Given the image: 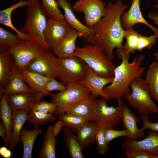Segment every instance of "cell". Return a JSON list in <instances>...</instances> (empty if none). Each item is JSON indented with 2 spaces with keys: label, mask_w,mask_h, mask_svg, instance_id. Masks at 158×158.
<instances>
[{
  "label": "cell",
  "mask_w": 158,
  "mask_h": 158,
  "mask_svg": "<svg viewBox=\"0 0 158 158\" xmlns=\"http://www.w3.org/2000/svg\"><path fill=\"white\" fill-rule=\"evenodd\" d=\"M129 6L124 4L122 0H116L114 3L109 1L105 15L93 27L94 35L89 44L99 47L112 61L114 49L123 45L126 30L122 26L120 18Z\"/></svg>",
  "instance_id": "cell-1"
},
{
  "label": "cell",
  "mask_w": 158,
  "mask_h": 158,
  "mask_svg": "<svg viewBox=\"0 0 158 158\" xmlns=\"http://www.w3.org/2000/svg\"><path fill=\"white\" fill-rule=\"evenodd\" d=\"M81 36L80 33L73 28L60 44L52 50L56 56L59 58L70 57L74 56L76 47L75 42Z\"/></svg>",
  "instance_id": "cell-22"
},
{
  "label": "cell",
  "mask_w": 158,
  "mask_h": 158,
  "mask_svg": "<svg viewBox=\"0 0 158 158\" xmlns=\"http://www.w3.org/2000/svg\"><path fill=\"white\" fill-rule=\"evenodd\" d=\"M65 126L64 123L60 120L57 121L53 125V131L56 137L59 135L63 127Z\"/></svg>",
  "instance_id": "cell-44"
},
{
  "label": "cell",
  "mask_w": 158,
  "mask_h": 158,
  "mask_svg": "<svg viewBox=\"0 0 158 158\" xmlns=\"http://www.w3.org/2000/svg\"><path fill=\"white\" fill-rule=\"evenodd\" d=\"M106 3L102 0H78L72 6L73 10L83 13L86 25L92 27L105 15Z\"/></svg>",
  "instance_id": "cell-11"
},
{
  "label": "cell",
  "mask_w": 158,
  "mask_h": 158,
  "mask_svg": "<svg viewBox=\"0 0 158 158\" xmlns=\"http://www.w3.org/2000/svg\"><path fill=\"white\" fill-rule=\"evenodd\" d=\"M158 1V0H157ZM155 7L157 9V13H156L158 14V4H157L155 6Z\"/></svg>",
  "instance_id": "cell-50"
},
{
  "label": "cell",
  "mask_w": 158,
  "mask_h": 158,
  "mask_svg": "<svg viewBox=\"0 0 158 158\" xmlns=\"http://www.w3.org/2000/svg\"><path fill=\"white\" fill-rule=\"evenodd\" d=\"M148 17L152 20L154 23L158 25V14L156 13H150L148 15Z\"/></svg>",
  "instance_id": "cell-46"
},
{
  "label": "cell",
  "mask_w": 158,
  "mask_h": 158,
  "mask_svg": "<svg viewBox=\"0 0 158 158\" xmlns=\"http://www.w3.org/2000/svg\"><path fill=\"white\" fill-rule=\"evenodd\" d=\"M121 120L123 127L127 132V138L130 140H136L144 137L146 129L143 127L139 128L137 126V123L140 120L138 119L125 105L122 109Z\"/></svg>",
  "instance_id": "cell-19"
},
{
  "label": "cell",
  "mask_w": 158,
  "mask_h": 158,
  "mask_svg": "<svg viewBox=\"0 0 158 158\" xmlns=\"http://www.w3.org/2000/svg\"><path fill=\"white\" fill-rule=\"evenodd\" d=\"M139 119L142 121V127L146 130L148 129L158 132V121L154 123L151 122L148 114H141Z\"/></svg>",
  "instance_id": "cell-42"
},
{
  "label": "cell",
  "mask_w": 158,
  "mask_h": 158,
  "mask_svg": "<svg viewBox=\"0 0 158 158\" xmlns=\"http://www.w3.org/2000/svg\"><path fill=\"white\" fill-rule=\"evenodd\" d=\"M118 57L122 60L120 65L116 67L112 82L104 88V93L110 101L115 99L118 101L131 93L129 85L134 79L140 77L145 70L141 66L145 58L144 54H139L129 62L130 56L120 53Z\"/></svg>",
  "instance_id": "cell-2"
},
{
  "label": "cell",
  "mask_w": 158,
  "mask_h": 158,
  "mask_svg": "<svg viewBox=\"0 0 158 158\" xmlns=\"http://www.w3.org/2000/svg\"><path fill=\"white\" fill-rule=\"evenodd\" d=\"M97 129L95 123L90 121L78 130L77 136L83 150L96 142Z\"/></svg>",
  "instance_id": "cell-28"
},
{
  "label": "cell",
  "mask_w": 158,
  "mask_h": 158,
  "mask_svg": "<svg viewBox=\"0 0 158 158\" xmlns=\"http://www.w3.org/2000/svg\"><path fill=\"white\" fill-rule=\"evenodd\" d=\"M12 153L11 150L8 149L1 156L4 158H10L12 156Z\"/></svg>",
  "instance_id": "cell-47"
},
{
  "label": "cell",
  "mask_w": 158,
  "mask_h": 158,
  "mask_svg": "<svg viewBox=\"0 0 158 158\" xmlns=\"http://www.w3.org/2000/svg\"><path fill=\"white\" fill-rule=\"evenodd\" d=\"M150 94L158 102V61L152 62L148 68L145 79Z\"/></svg>",
  "instance_id": "cell-30"
},
{
  "label": "cell",
  "mask_w": 158,
  "mask_h": 158,
  "mask_svg": "<svg viewBox=\"0 0 158 158\" xmlns=\"http://www.w3.org/2000/svg\"><path fill=\"white\" fill-rule=\"evenodd\" d=\"M56 109V105L53 102L42 100L33 104L30 108L31 110L51 114H54Z\"/></svg>",
  "instance_id": "cell-39"
},
{
  "label": "cell",
  "mask_w": 158,
  "mask_h": 158,
  "mask_svg": "<svg viewBox=\"0 0 158 158\" xmlns=\"http://www.w3.org/2000/svg\"><path fill=\"white\" fill-rule=\"evenodd\" d=\"M33 129L30 130L23 129L21 132L20 140L23 148V158H32L33 146L38 135L42 133V130L38 126H34Z\"/></svg>",
  "instance_id": "cell-27"
},
{
  "label": "cell",
  "mask_w": 158,
  "mask_h": 158,
  "mask_svg": "<svg viewBox=\"0 0 158 158\" xmlns=\"http://www.w3.org/2000/svg\"><path fill=\"white\" fill-rule=\"evenodd\" d=\"M140 4V0H132L129 10L126 12L124 11L121 16L120 21L122 27L126 30L133 28L135 24L140 23L150 28L154 33L158 34V28L148 23L143 16Z\"/></svg>",
  "instance_id": "cell-16"
},
{
  "label": "cell",
  "mask_w": 158,
  "mask_h": 158,
  "mask_svg": "<svg viewBox=\"0 0 158 158\" xmlns=\"http://www.w3.org/2000/svg\"><path fill=\"white\" fill-rule=\"evenodd\" d=\"M32 0H20L18 3L0 11V23L14 30L22 40L32 38L30 35L20 32L13 25L11 19L12 12L16 9L24 6H27L31 3Z\"/></svg>",
  "instance_id": "cell-23"
},
{
  "label": "cell",
  "mask_w": 158,
  "mask_h": 158,
  "mask_svg": "<svg viewBox=\"0 0 158 158\" xmlns=\"http://www.w3.org/2000/svg\"><path fill=\"white\" fill-rule=\"evenodd\" d=\"M64 143L71 158H84L81 147L77 136L68 128H63Z\"/></svg>",
  "instance_id": "cell-29"
},
{
  "label": "cell",
  "mask_w": 158,
  "mask_h": 158,
  "mask_svg": "<svg viewBox=\"0 0 158 158\" xmlns=\"http://www.w3.org/2000/svg\"><path fill=\"white\" fill-rule=\"evenodd\" d=\"M29 122L34 126L43 124L47 122H53L55 121L56 116L54 114H48L38 111H29Z\"/></svg>",
  "instance_id": "cell-35"
},
{
  "label": "cell",
  "mask_w": 158,
  "mask_h": 158,
  "mask_svg": "<svg viewBox=\"0 0 158 158\" xmlns=\"http://www.w3.org/2000/svg\"><path fill=\"white\" fill-rule=\"evenodd\" d=\"M29 111L24 109L13 110L12 135L8 148L11 150L20 142V134L22 128L27 121H29Z\"/></svg>",
  "instance_id": "cell-21"
},
{
  "label": "cell",
  "mask_w": 158,
  "mask_h": 158,
  "mask_svg": "<svg viewBox=\"0 0 158 158\" xmlns=\"http://www.w3.org/2000/svg\"><path fill=\"white\" fill-rule=\"evenodd\" d=\"M7 94H4L1 97L0 100V118L6 127V135L4 141L6 146H8L12 135V123L13 110L8 103Z\"/></svg>",
  "instance_id": "cell-25"
},
{
  "label": "cell",
  "mask_w": 158,
  "mask_h": 158,
  "mask_svg": "<svg viewBox=\"0 0 158 158\" xmlns=\"http://www.w3.org/2000/svg\"><path fill=\"white\" fill-rule=\"evenodd\" d=\"M6 131L5 126L2 121H0V136L4 141L6 137Z\"/></svg>",
  "instance_id": "cell-45"
},
{
  "label": "cell",
  "mask_w": 158,
  "mask_h": 158,
  "mask_svg": "<svg viewBox=\"0 0 158 158\" xmlns=\"http://www.w3.org/2000/svg\"><path fill=\"white\" fill-rule=\"evenodd\" d=\"M67 86L61 83L58 82L54 78L49 80L45 86V90L49 92L53 91L62 92L65 90Z\"/></svg>",
  "instance_id": "cell-41"
},
{
  "label": "cell",
  "mask_w": 158,
  "mask_h": 158,
  "mask_svg": "<svg viewBox=\"0 0 158 158\" xmlns=\"http://www.w3.org/2000/svg\"><path fill=\"white\" fill-rule=\"evenodd\" d=\"M22 40L17 34L10 32L0 27V44L12 47L19 44Z\"/></svg>",
  "instance_id": "cell-36"
},
{
  "label": "cell",
  "mask_w": 158,
  "mask_h": 158,
  "mask_svg": "<svg viewBox=\"0 0 158 158\" xmlns=\"http://www.w3.org/2000/svg\"><path fill=\"white\" fill-rule=\"evenodd\" d=\"M59 6L63 10L65 20L70 26L78 32L83 42L90 43L94 35L93 27H89L83 24L76 17L71 4L67 0H57Z\"/></svg>",
  "instance_id": "cell-13"
},
{
  "label": "cell",
  "mask_w": 158,
  "mask_h": 158,
  "mask_svg": "<svg viewBox=\"0 0 158 158\" xmlns=\"http://www.w3.org/2000/svg\"><path fill=\"white\" fill-rule=\"evenodd\" d=\"M19 70L23 79L33 92H41L46 96L50 95L51 94L46 91L45 86L54 78L45 76L25 69Z\"/></svg>",
  "instance_id": "cell-20"
},
{
  "label": "cell",
  "mask_w": 158,
  "mask_h": 158,
  "mask_svg": "<svg viewBox=\"0 0 158 158\" xmlns=\"http://www.w3.org/2000/svg\"><path fill=\"white\" fill-rule=\"evenodd\" d=\"M105 128L103 126L97 127L96 134L97 150L100 155H104L109 151V145L105 136Z\"/></svg>",
  "instance_id": "cell-37"
},
{
  "label": "cell",
  "mask_w": 158,
  "mask_h": 158,
  "mask_svg": "<svg viewBox=\"0 0 158 158\" xmlns=\"http://www.w3.org/2000/svg\"><path fill=\"white\" fill-rule=\"evenodd\" d=\"M8 104L13 110L18 109L30 110L31 106L42 100L45 96L41 92H23L7 94Z\"/></svg>",
  "instance_id": "cell-18"
},
{
  "label": "cell",
  "mask_w": 158,
  "mask_h": 158,
  "mask_svg": "<svg viewBox=\"0 0 158 158\" xmlns=\"http://www.w3.org/2000/svg\"><path fill=\"white\" fill-rule=\"evenodd\" d=\"M114 78H105L95 74L88 66L86 75L80 83L87 88L90 94L95 99L99 97H104L109 101L104 91V87L113 81Z\"/></svg>",
  "instance_id": "cell-17"
},
{
  "label": "cell",
  "mask_w": 158,
  "mask_h": 158,
  "mask_svg": "<svg viewBox=\"0 0 158 158\" xmlns=\"http://www.w3.org/2000/svg\"><path fill=\"white\" fill-rule=\"evenodd\" d=\"M139 35L133 28L126 30L124 36L125 43L121 47L117 49L128 55L135 53L137 49Z\"/></svg>",
  "instance_id": "cell-33"
},
{
  "label": "cell",
  "mask_w": 158,
  "mask_h": 158,
  "mask_svg": "<svg viewBox=\"0 0 158 158\" xmlns=\"http://www.w3.org/2000/svg\"><path fill=\"white\" fill-rule=\"evenodd\" d=\"M57 115L58 119L63 121L65 126L76 133L80 128L90 121L85 117L69 112L59 114Z\"/></svg>",
  "instance_id": "cell-32"
},
{
  "label": "cell",
  "mask_w": 158,
  "mask_h": 158,
  "mask_svg": "<svg viewBox=\"0 0 158 158\" xmlns=\"http://www.w3.org/2000/svg\"><path fill=\"white\" fill-rule=\"evenodd\" d=\"M95 99L90 94L75 104L68 112L73 113L94 121L95 118Z\"/></svg>",
  "instance_id": "cell-24"
},
{
  "label": "cell",
  "mask_w": 158,
  "mask_h": 158,
  "mask_svg": "<svg viewBox=\"0 0 158 158\" xmlns=\"http://www.w3.org/2000/svg\"><path fill=\"white\" fill-rule=\"evenodd\" d=\"M125 153L128 158H158V154L144 151H137Z\"/></svg>",
  "instance_id": "cell-43"
},
{
  "label": "cell",
  "mask_w": 158,
  "mask_h": 158,
  "mask_svg": "<svg viewBox=\"0 0 158 158\" xmlns=\"http://www.w3.org/2000/svg\"><path fill=\"white\" fill-rule=\"evenodd\" d=\"M50 49L42 48L41 54L25 69L45 76L59 78L58 58Z\"/></svg>",
  "instance_id": "cell-9"
},
{
  "label": "cell",
  "mask_w": 158,
  "mask_h": 158,
  "mask_svg": "<svg viewBox=\"0 0 158 158\" xmlns=\"http://www.w3.org/2000/svg\"><path fill=\"white\" fill-rule=\"evenodd\" d=\"M42 5L48 18L63 21L64 15L59 8V5L55 0H41Z\"/></svg>",
  "instance_id": "cell-34"
},
{
  "label": "cell",
  "mask_w": 158,
  "mask_h": 158,
  "mask_svg": "<svg viewBox=\"0 0 158 158\" xmlns=\"http://www.w3.org/2000/svg\"><path fill=\"white\" fill-rule=\"evenodd\" d=\"M154 59L158 61V51L154 54Z\"/></svg>",
  "instance_id": "cell-49"
},
{
  "label": "cell",
  "mask_w": 158,
  "mask_h": 158,
  "mask_svg": "<svg viewBox=\"0 0 158 158\" xmlns=\"http://www.w3.org/2000/svg\"><path fill=\"white\" fill-rule=\"evenodd\" d=\"M57 58L61 83L66 86L72 83H80L87 73L88 66L85 62L75 56L65 58Z\"/></svg>",
  "instance_id": "cell-7"
},
{
  "label": "cell",
  "mask_w": 158,
  "mask_h": 158,
  "mask_svg": "<svg viewBox=\"0 0 158 158\" xmlns=\"http://www.w3.org/2000/svg\"><path fill=\"white\" fill-rule=\"evenodd\" d=\"M8 48L19 69H25L34 59L41 54L42 49L33 38L23 40L19 44Z\"/></svg>",
  "instance_id": "cell-10"
},
{
  "label": "cell",
  "mask_w": 158,
  "mask_h": 158,
  "mask_svg": "<svg viewBox=\"0 0 158 158\" xmlns=\"http://www.w3.org/2000/svg\"><path fill=\"white\" fill-rule=\"evenodd\" d=\"M57 144L56 136L53 131V125L47 128L43 138L42 144L38 154V158H55L56 148Z\"/></svg>",
  "instance_id": "cell-26"
},
{
  "label": "cell",
  "mask_w": 158,
  "mask_h": 158,
  "mask_svg": "<svg viewBox=\"0 0 158 158\" xmlns=\"http://www.w3.org/2000/svg\"><path fill=\"white\" fill-rule=\"evenodd\" d=\"M158 39V34L154 33L149 36L140 34L139 35L137 51L141 52L143 49H151Z\"/></svg>",
  "instance_id": "cell-38"
},
{
  "label": "cell",
  "mask_w": 158,
  "mask_h": 158,
  "mask_svg": "<svg viewBox=\"0 0 158 158\" xmlns=\"http://www.w3.org/2000/svg\"><path fill=\"white\" fill-rule=\"evenodd\" d=\"M71 28L65 20L48 19L44 36L50 49L52 50L60 44Z\"/></svg>",
  "instance_id": "cell-12"
},
{
  "label": "cell",
  "mask_w": 158,
  "mask_h": 158,
  "mask_svg": "<svg viewBox=\"0 0 158 158\" xmlns=\"http://www.w3.org/2000/svg\"><path fill=\"white\" fill-rule=\"evenodd\" d=\"M107 101L104 97L95 100V118L93 121L97 127L114 128L122 120V110L125 104L121 100L118 102L117 107L108 106Z\"/></svg>",
  "instance_id": "cell-8"
},
{
  "label": "cell",
  "mask_w": 158,
  "mask_h": 158,
  "mask_svg": "<svg viewBox=\"0 0 158 158\" xmlns=\"http://www.w3.org/2000/svg\"><path fill=\"white\" fill-rule=\"evenodd\" d=\"M74 56L83 59L98 76L105 78L114 76L115 65L98 46L90 44L76 47Z\"/></svg>",
  "instance_id": "cell-3"
},
{
  "label": "cell",
  "mask_w": 158,
  "mask_h": 158,
  "mask_svg": "<svg viewBox=\"0 0 158 158\" xmlns=\"http://www.w3.org/2000/svg\"><path fill=\"white\" fill-rule=\"evenodd\" d=\"M121 147L125 153L141 151L158 154V132L151 130L148 132L146 138L139 140L126 138Z\"/></svg>",
  "instance_id": "cell-15"
},
{
  "label": "cell",
  "mask_w": 158,
  "mask_h": 158,
  "mask_svg": "<svg viewBox=\"0 0 158 158\" xmlns=\"http://www.w3.org/2000/svg\"><path fill=\"white\" fill-rule=\"evenodd\" d=\"M18 67L8 47L0 44V97L4 94V90Z\"/></svg>",
  "instance_id": "cell-14"
},
{
  "label": "cell",
  "mask_w": 158,
  "mask_h": 158,
  "mask_svg": "<svg viewBox=\"0 0 158 158\" xmlns=\"http://www.w3.org/2000/svg\"><path fill=\"white\" fill-rule=\"evenodd\" d=\"M90 94L88 89L79 83L69 84L63 91L51 94V101L56 106L54 114L57 115L68 112L75 104Z\"/></svg>",
  "instance_id": "cell-6"
},
{
  "label": "cell",
  "mask_w": 158,
  "mask_h": 158,
  "mask_svg": "<svg viewBox=\"0 0 158 158\" xmlns=\"http://www.w3.org/2000/svg\"><path fill=\"white\" fill-rule=\"evenodd\" d=\"M7 149V148L5 146L1 147L0 148V155L1 156Z\"/></svg>",
  "instance_id": "cell-48"
},
{
  "label": "cell",
  "mask_w": 158,
  "mask_h": 158,
  "mask_svg": "<svg viewBox=\"0 0 158 158\" xmlns=\"http://www.w3.org/2000/svg\"><path fill=\"white\" fill-rule=\"evenodd\" d=\"M104 133L106 141L108 144L116 138L120 137H127V131L125 129L117 130L114 128H105Z\"/></svg>",
  "instance_id": "cell-40"
},
{
  "label": "cell",
  "mask_w": 158,
  "mask_h": 158,
  "mask_svg": "<svg viewBox=\"0 0 158 158\" xmlns=\"http://www.w3.org/2000/svg\"><path fill=\"white\" fill-rule=\"evenodd\" d=\"M47 17L38 0H32L26 10V21L19 30L30 35L42 48L50 49L44 36L48 20Z\"/></svg>",
  "instance_id": "cell-4"
},
{
  "label": "cell",
  "mask_w": 158,
  "mask_h": 158,
  "mask_svg": "<svg viewBox=\"0 0 158 158\" xmlns=\"http://www.w3.org/2000/svg\"><path fill=\"white\" fill-rule=\"evenodd\" d=\"M25 83L22 79L18 67L14 71L5 88L4 93L11 94L33 92Z\"/></svg>",
  "instance_id": "cell-31"
},
{
  "label": "cell",
  "mask_w": 158,
  "mask_h": 158,
  "mask_svg": "<svg viewBox=\"0 0 158 158\" xmlns=\"http://www.w3.org/2000/svg\"><path fill=\"white\" fill-rule=\"evenodd\" d=\"M129 87L132 92L124 98L131 107L141 114H158V107L152 99L145 79L141 77L136 78L132 81Z\"/></svg>",
  "instance_id": "cell-5"
}]
</instances>
